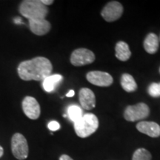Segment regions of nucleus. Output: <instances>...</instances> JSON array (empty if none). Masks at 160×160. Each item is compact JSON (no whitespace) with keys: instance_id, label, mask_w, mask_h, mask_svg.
Segmentation results:
<instances>
[{"instance_id":"obj_17","label":"nucleus","mask_w":160,"mask_h":160,"mask_svg":"<svg viewBox=\"0 0 160 160\" xmlns=\"http://www.w3.org/2000/svg\"><path fill=\"white\" fill-rule=\"evenodd\" d=\"M68 114L70 119L75 122L83 116L82 110L77 105H71L68 108Z\"/></svg>"},{"instance_id":"obj_16","label":"nucleus","mask_w":160,"mask_h":160,"mask_svg":"<svg viewBox=\"0 0 160 160\" xmlns=\"http://www.w3.org/2000/svg\"><path fill=\"white\" fill-rule=\"evenodd\" d=\"M121 85L122 88L127 92H133L137 89V82L133 77L128 73H124L122 76Z\"/></svg>"},{"instance_id":"obj_3","label":"nucleus","mask_w":160,"mask_h":160,"mask_svg":"<svg viewBox=\"0 0 160 160\" xmlns=\"http://www.w3.org/2000/svg\"><path fill=\"white\" fill-rule=\"evenodd\" d=\"M99 127V120L93 113H86L74 122V129L78 137L86 138L93 134Z\"/></svg>"},{"instance_id":"obj_4","label":"nucleus","mask_w":160,"mask_h":160,"mask_svg":"<svg viewBox=\"0 0 160 160\" xmlns=\"http://www.w3.org/2000/svg\"><path fill=\"white\" fill-rule=\"evenodd\" d=\"M11 151L14 157L19 160L27 159L28 156V145L25 137L19 133H15L11 139Z\"/></svg>"},{"instance_id":"obj_1","label":"nucleus","mask_w":160,"mask_h":160,"mask_svg":"<svg viewBox=\"0 0 160 160\" xmlns=\"http://www.w3.org/2000/svg\"><path fill=\"white\" fill-rule=\"evenodd\" d=\"M53 66L47 58L39 57L24 61L17 68L19 77L25 81H41L51 75Z\"/></svg>"},{"instance_id":"obj_25","label":"nucleus","mask_w":160,"mask_h":160,"mask_svg":"<svg viewBox=\"0 0 160 160\" xmlns=\"http://www.w3.org/2000/svg\"><path fill=\"white\" fill-rule=\"evenodd\" d=\"M3 153H4V150L2 148V146H0V158L2 157Z\"/></svg>"},{"instance_id":"obj_7","label":"nucleus","mask_w":160,"mask_h":160,"mask_svg":"<svg viewBox=\"0 0 160 160\" xmlns=\"http://www.w3.org/2000/svg\"><path fill=\"white\" fill-rule=\"evenodd\" d=\"M123 12V7L116 1L110 2L102 11V17L107 22H113L121 17Z\"/></svg>"},{"instance_id":"obj_22","label":"nucleus","mask_w":160,"mask_h":160,"mask_svg":"<svg viewBox=\"0 0 160 160\" xmlns=\"http://www.w3.org/2000/svg\"><path fill=\"white\" fill-rule=\"evenodd\" d=\"M59 160H73V159H72V158L70 157L69 156L65 154V155H62L60 157Z\"/></svg>"},{"instance_id":"obj_5","label":"nucleus","mask_w":160,"mask_h":160,"mask_svg":"<svg viewBox=\"0 0 160 160\" xmlns=\"http://www.w3.org/2000/svg\"><path fill=\"white\" fill-rule=\"evenodd\" d=\"M149 113L148 106L145 103H139L127 107L124 113V117L127 121L135 122L145 119Z\"/></svg>"},{"instance_id":"obj_2","label":"nucleus","mask_w":160,"mask_h":160,"mask_svg":"<svg viewBox=\"0 0 160 160\" xmlns=\"http://www.w3.org/2000/svg\"><path fill=\"white\" fill-rule=\"evenodd\" d=\"M19 12L28 20L45 19L48 13V8L41 1L25 0L20 5Z\"/></svg>"},{"instance_id":"obj_19","label":"nucleus","mask_w":160,"mask_h":160,"mask_svg":"<svg viewBox=\"0 0 160 160\" xmlns=\"http://www.w3.org/2000/svg\"><path fill=\"white\" fill-rule=\"evenodd\" d=\"M148 93L152 97H160V83H152L148 87Z\"/></svg>"},{"instance_id":"obj_14","label":"nucleus","mask_w":160,"mask_h":160,"mask_svg":"<svg viewBox=\"0 0 160 160\" xmlns=\"http://www.w3.org/2000/svg\"><path fill=\"white\" fill-rule=\"evenodd\" d=\"M116 57L120 61H127L131 56L129 46L125 42L120 41L116 45Z\"/></svg>"},{"instance_id":"obj_10","label":"nucleus","mask_w":160,"mask_h":160,"mask_svg":"<svg viewBox=\"0 0 160 160\" xmlns=\"http://www.w3.org/2000/svg\"><path fill=\"white\" fill-rule=\"evenodd\" d=\"M137 128L139 132L151 137H160V126L154 122H140L137 125Z\"/></svg>"},{"instance_id":"obj_8","label":"nucleus","mask_w":160,"mask_h":160,"mask_svg":"<svg viewBox=\"0 0 160 160\" xmlns=\"http://www.w3.org/2000/svg\"><path fill=\"white\" fill-rule=\"evenodd\" d=\"M86 77L89 82L99 87H108L113 83V77L102 71H91L88 73Z\"/></svg>"},{"instance_id":"obj_12","label":"nucleus","mask_w":160,"mask_h":160,"mask_svg":"<svg viewBox=\"0 0 160 160\" xmlns=\"http://www.w3.org/2000/svg\"><path fill=\"white\" fill-rule=\"evenodd\" d=\"M29 26L31 31L38 36L45 35L50 31L51 25L48 21L45 19L29 20Z\"/></svg>"},{"instance_id":"obj_23","label":"nucleus","mask_w":160,"mask_h":160,"mask_svg":"<svg viewBox=\"0 0 160 160\" xmlns=\"http://www.w3.org/2000/svg\"><path fill=\"white\" fill-rule=\"evenodd\" d=\"M74 94H75L74 91H73V90H71V91H70L67 94H66V97H73V96H74Z\"/></svg>"},{"instance_id":"obj_15","label":"nucleus","mask_w":160,"mask_h":160,"mask_svg":"<svg viewBox=\"0 0 160 160\" xmlns=\"http://www.w3.org/2000/svg\"><path fill=\"white\" fill-rule=\"evenodd\" d=\"M63 77L59 74H53L50 75L48 77H46L45 79L43 80L42 86L43 88L45 91L47 92H52L57 87L58 84L60 82H62Z\"/></svg>"},{"instance_id":"obj_21","label":"nucleus","mask_w":160,"mask_h":160,"mask_svg":"<svg viewBox=\"0 0 160 160\" xmlns=\"http://www.w3.org/2000/svg\"><path fill=\"white\" fill-rule=\"evenodd\" d=\"M42 3L44 5H45V6H47V5H52V4H53V0H42Z\"/></svg>"},{"instance_id":"obj_9","label":"nucleus","mask_w":160,"mask_h":160,"mask_svg":"<svg viewBox=\"0 0 160 160\" xmlns=\"http://www.w3.org/2000/svg\"><path fill=\"white\" fill-rule=\"evenodd\" d=\"M22 109L25 114L31 119H37L40 116V106L37 99L26 97L22 101Z\"/></svg>"},{"instance_id":"obj_18","label":"nucleus","mask_w":160,"mask_h":160,"mask_svg":"<svg viewBox=\"0 0 160 160\" xmlns=\"http://www.w3.org/2000/svg\"><path fill=\"white\" fill-rule=\"evenodd\" d=\"M132 160H151V154L145 148L137 149L133 153Z\"/></svg>"},{"instance_id":"obj_13","label":"nucleus","mask_w":160,"mask_h":160,"mask_svg":"<svg viewBox=\"0 0 160 160\" xmlns=\"http://www.w3.org/2000/svg\"><path fill=\"white\" fill-rule=\"evenodd\" d=\"M144 48L148 53L153 54L157 53L159 48V39L155 33H149L144 42Z\"/></svg>"},{"instance_id":"obj_20","label":"nucleus","mask_w":160,"mask_h":160,"mask_svg":"<svg viewBox=\"0 0 160 160\" xmlns=\"http://www.w3.org/2000/svg\"><path fill=\"white\" fill-rule=\"evenodd\" d=\"M48 128L51 130V131H58V130L60 128V125L57 121H51L48 123Z\"/></svg>"},{"instance_id":"obj_11","label":"nucleus","mask_w":160,"mask_h":160,"mask_svg":"<svg viewBox=\"0 0 160 160\" xmlns=\"http://www.w3.org/2000/svg\"><path fill=\"white\" fill-rule=\"evenodd\" d=\"M79 102L85 110H91L96 105V98L93 92L89 88H82L79 93Z\"/></svg>"},{"instance_id":"obj_6","label":"nucleus","mask_w":160,"mask_h":160,"mask_svg":"<svg viewBox=\"0 0 160 160\" xmlns=\"http://www.w3.org/2000/svg\"><path fill=\"white\" fill-rule=\"evenodd\" d=\"M95 60V55L91 51L86 48L75 50L72 53L71 62L74 66H82L88 65Z\"/></svg>"},{"instance_id":"obj_24","label":"nucleus","mask_w":160,"mask_h":160,"mask_svg":"<svg viewBox=\"0 0 160 160\" xmlns=\"http://www.w3.org/2000/svg\"><path fill=\"white\" fill-rule=\"evenodd\" d=\"M14 22L16 24H22V19L20 18H16L14 19Z\"/></svg>"}]
</instances>
